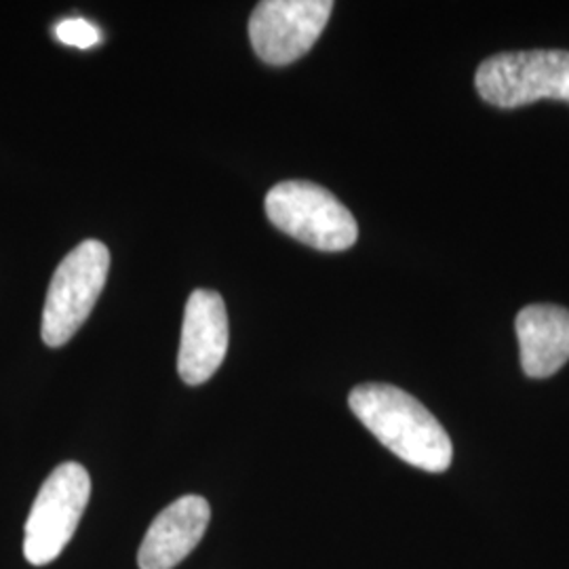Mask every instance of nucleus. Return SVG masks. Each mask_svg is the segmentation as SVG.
<instances>
[{
	"mask_svg": "<svg viewBox=\"0 0 569 569\" xmlns=\"http://www.w3.org/2000/svg\"><path fill=\"white\" fill-rule=\"evenodd\" d=\"M352 413L395 456L427 472L448 470L451 439L418 399L390 385H361L348 397Z\"/></svg>",
	"mask_w": 569,
	"mask_h": 569,
	"instance_id": "1",
	"label": "nucleus"
},
{
	"mask_svg": "<svg viewBox=\"0 0 569 569\" xmlns=\"http://www.w3.org/2000/svg\"><path fill=\"white\" fill-rule=\"evenodd\" d=\"M264 207L268 220L281 232L319 251H346L357 243V220L319 183H277L266 194Z\"/></svg>",
	"mask_w": 569,
	"mask_h": 569,
	"instance_id": "2",
	"label": "nucleus"
},
{
	"mask_svg": "<svg viewBox=\"0 0 569 569\" xmlns=\"http://www.w3.org/2000/svg\"><path fill=\"white\" fill-rule=\"evenodd\" d=\"M108 270L110 251L100 241H82L61 260L42 308L44 345L60 348L72 340L98 302Z\"/></svg>",
	"mask_w": 569,
	"mask_h": 569,
	"instance_id": "3",
	"label": "nucleus"
},
{
	"mask_svg": "<svg viewBox=\"0 0 569 569\" xmlns=\"http://www.w3.org/2000/svg\"><path fill=\"white\" fill-rule=\"evenodd\" d=\"M475 84L496 108H519L538 100L569 102V51H515L483 61Z\"/></svg>",
	"mask_w": 569,
	"mask_h": 569,
	"instance_id": "4",
	"label": "nucleus"
},
{
	"mask_svg": "<svg viewBox=\"0 0 569 569\" xmlns=\"http://www.w3.org/2000/svg\"><path fill=\"white\" fill-rule=\"evenodd\" d=\"M89 496V472L77 462H63L47 477L26 521L23 555L32 566L41 568L60 557L81 523Z\"/></svg>",
	"mask_w": 569,
	"mask_h": 569,
	"instance_id": "5",
	"label": "nucleus"
},
{
	"mask_svg": "<svg viewBox=\"0 0 569 569\" xmlns=\"http://www.w3.org/2000/svg\"><path fill=\"white\" fill-rule=\"evenodd\" d=\"M331 0H264L249 20L256 56L270 66L293 63L315 47L331 18Z\"/></svg>",
	"mask_w": 569,
	"mask_h": 569,
	"instance_id": "6",
	"label": "nucleus"
},
{
	"mask_svg": "<svg viewBox=\"0 0 569 569\" xmlns=\"http://www.w3.org/2000/svg\"><path fill=\"white\" fill-rule=\"evenodd\" d=\"M228 312L220 293L197 289L183 310L178 371L186 385L199 387L220 369L228 352Z\"/></svg>",
	"mask_w": 569,
	"mask_h": 569,
	"instance_id": "7",
	"label": "nucleus"
},
{
	"mask_svg": "<svg viewBox=\"0 0 569 569\" xmlns=\"http://www.w3.org/2000/svg\"><path fill=\"white\" fill-rule=\"evenodd\" d=\"M211 509L201 496H183L169 505L143 536L140 569H173L201 542Z\"/></svg>",
	"mask_w": 569,
	"mask_h": 569,
	"instance_id": "8",
	"label": "nucleus"
},
{
	"mask_svg": "<svg viewBox=\"0 0 569 569\" xmlns=\"http://www.w3.org/2000/svg\"><path fill=\"white\" fill-rule=\"evenodd\" d=\"M521 367L528 378L542 380L569 361V310L561 306L533 305L517 315Z\"/></svg>",
	"mask_w": 569,
	"mask_h": 569,
	"instance_id": "9",
	"label": "nucleus"
},
{
	"mask_svg": "<svg viewBox=\"0 0 569 569\" xmlns=\"http://www.w3.org/2000/svg\"><path fill=\"white\" fill-rule=\"evenodd\" d=\"M56 37L63 44L77 47V49H91L102 41V32L93 23L81 18L60 21L56 26Z\"/></svg>",
	"mask_w": 569,
	"mask_h": 569,
	"instance_id": "10",
	"label": "nucleus"
}]
</instances>
